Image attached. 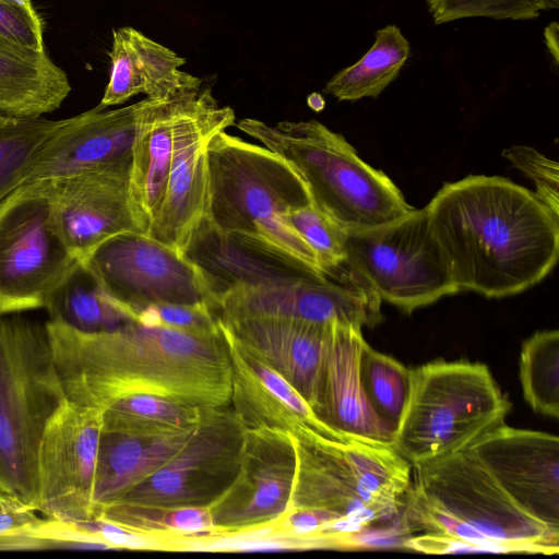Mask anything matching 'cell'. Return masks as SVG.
<instances>
[{
	"label": "cell",
	"instance_id": "cell-41",
	"mask_svg": "<svg viewBox=\"0 0 559 559\" xmlns=\"http://www.w3.org/2000/svg\"><path fill=\"white\" fill-rule=\"evenodd\" d=\"M404 547L425 554L490 552L466 540L431 534L415 535L405 540Z\"/></svg>",
	"mask_w": 559,
	"mask_h": 559
},
{
	"label": "cell",
	"instance_id": "cell-28",
	"mask_svg": "<svg viewBox=\"0 0 559 559\" xmlns=\"http://www.w3.org/2000/svg\"><path fill=\"white\" fill-rule=\"evenodd\" d=\"M411 56V46L396 25L374 34L371 48L354 64L338 71L324 92L338 100L378 97L400 74Z\"/></svg>",
	"mask_w": 559,
	"mask_h": 559
},
{
	"label": "cell",
	"instance_id": "cell-42",
	"mask_svg": "<svg viewBox=\"0 0 559 559\" xmlns=\"http://www.w3.org/2000/svg\"><path fill=\"white\" fill-rule=\"evenodd\" d=\"M558 29H559L558 23L551 22L549 25H547V27L544 31L546 47L548 49V52L552 57L554 63L556 66H558V52H559Z\"/></svg>",
	"mask_w": 559,
	"mask_h": 559
},
{
	"label": "cell",
	"instance_id": "cell-3",
	"mask_svg": "<svg viewBox=\"0 0 559 559\" xmlns=\"http://www.w3.org/2000/svg\"><path fill=\"white\" fill-rule=\"evenodd\" d=\"M207 170L204 223L221 234L262 242L323 270L287 221L288 211L312 203L306 183L288 162L224 130L207 144Z\"/></svg>",
	"mask_w": 559,
	"mask_h": 559
},
{
	"label": "cell",
	"instance_id": "cell-38",
	"mask_svg": "<svg viewBox=\"0 0 559 559\" xmlns=\"http://www.w3.org/2000/svg\"><path fill=\"white\" fill-rule=\"evenodd\" d=\"M502 155L535 185V197L559 217V168L534 147L513 145Z\"/></svg>",
	"mask_w": 559,
	"mask_h": 559
},
{
	"label": "cell",
	"instance_id": "cell-4",
	"mask_svg": "<svg viewBox=\"0 0 559 559\" xmlns=\"http://www.w3.org/2000/svg\"><path fill=\"white\" fill-rule=\"evenodd\" d=\"M237 127L288 162L312 204L346 229L385 224L415 209L382 170L317 120L269 124L246 118Z\"/></svg>",
	"mask_w": 559,
	"mask_h": 559
},
{
	"label": "cell",
	"instance_id": "cell-2",
	"mask_svg": "<svg viewBox=\"0 0 559 559\" xmlns=\"http://www.w3.org/2000/svg\"><path fill=\"white\" fill-rule=\"evenodd\" d=\"M425 209L460 290L519 294L558 261L559 217L508 178L473 175L444 183Z\"/></svg>",
	"mask_w": 559,
	"mask_h": 559
},
{
	"label": "cell",
	"instance_id": "cell-29",
	"mask_svg": "<svg viewBox=\"0 0 559 559\" xmlns=\"http://www.w3.org/2000/svg\"><path fill=\"white\" fill-rule=\"evenodd\" d=\"M98 518L156 538L163 543L165 550H180L188 542L219 535L209 508H163L114 502Z\"/></svg>",
	"mask_w": 559,
	"mask_h": 559
},
{
	"label": "cell",
	"instance_id": "cell-31",
	"mask_svg": "<svg viewBox=\"0 0 559 559\" xmlns=\"http://www.w3.org/2000/svg\"><path fill=\"white\" fill-rule=\"evenodd\" d=\"M67 121L0 114V201L20 186L36 154Z\"/></svg>",
	"mask_w": 559,
	"mask_h": 559
},
{
	"label": "cell",
	"instance_id": "cell-8",
	"mask_svg": "<svg viewBox=\"0 0 559 559\" xmlns=\"http://www.w3.org/2000/svg\"><path fill=\"white\" fill-rule=\"evenodd\" d=\"M346 261L381 300L404 312L460 292L426 209L385 224L346 229Z\"/></svg>",
	"mask_w": 559,
	"mask_h": 559
},
{
	"label": "cell",
	"instance_id": "cell-20",
	"mask_svg": "<svg viewBox=\"0 0 559 559\" xmlns=\"http://www.w3.org/2000/svg\"><path fill=\"white\" fill-rule=\"evenodd\" d=\"M297 472L290 509L321 510L350 523L361 533L397 514L378 502L358 481L345 443L314 433L293 436Z\"/></svg>",
	"mask_w": 559,
	"mask_h": 559
},
{
	"label": "cell",
	"instance_id": "cell-21",
	"mask_svg": "<svg viewBox=\"0 0 559 559\" xmlns=\"http://www.w3.org/2000/svg\"><path fill=\"white\" fill-rule=\"evenodd\" d=\"M367 344L361 328L329 322L317 416L349 439L392 445L394 431L373 411L361 382Z\"/></svg>",
	"mask_w": 559,
	"mask_h": 559
},
{
	"label": "cell",
	"instance_id": "cell-23",
	"mask_svg": "<svg viewBox=\"0 0 559 559\" xmlns=\"http://www.w3.org/2000/svg\"><path fill=\"white\" fill-rule=\"evenodd\" d=\"M109 57V81L97 105L100 109L138 94L167 100L201 86L199 78L179 70L185 58L130 26L112 32Z\"/></svg>",
	"mask_w": 559,
	"mask_h": 559
},
{
	"label": "cell",
	"instance_id": "cell-13",
	"mask_svg": "<svg viewBox=\"0 0 559 559\" xmlns=\"http://www.w3.org/2000/svg\"><path fill=\"white\" fill-rule=\"evenodd\" d=\"M245 429L230 405L205 408L183 447L115 502L163 508H210L235 480Z\"/></svg>",
	"mask_w": 559,
	"mask_h": 559
},
{
	"label": "cell",
	"instance_id": "cell-22",
	"mask_svg": "<svg viewBox=\"0 0 559 559\" xmlns=\"http://www.w3.org/2000/svg\"><path fill=\"white\" fill-rule=\"evenodd\" d=\"M221 322L231 335L287 380L317 415L329 322L277 318Z\"/></svg>",
	"mask_w": 559,
	"mask_h": 559
},
{
	"label": "cell",
	"instance_id": "cell-39",
	"mask_svg": "<svg viewBox=\"0 0 559 559\" xmlns=\"http://www.w3.org/2000/svg\"><path fill=\"white\" fill-rule=\"evenodd\" d=\"M0 37L35 51H46L44 23L32 0H0Z\"/></svg>",
	"mask_w": 559,
	"mask_h": 559
},
{
	"label": "cell",
	"instance_id": "cell-11",
	"mask_svg": "<svg viewBox=\"0 0 559 559\" xmlns=\"http://www.w3.org/2000/svg\"><path fill=\"white\" fill-rule=\"evenodd\" d=\"M235 119L234 109L219 106L209 87L200 86L178 98L167 185L146 236L186 254L206 212L207 144Z\"/></svg>",
	"mask_w": 559,
	"mask_h": 559
},
{
	"label": "cell",
	"instance_id": "cell-18",
	"mask_svg": "<svg viewBox=\"0 0 559 559\" xmlns=\"http://www.w3.org/2000/svg\"><path fill=\"white\" fill-rule=\"evenodd\" d=\"M221 325L231 361L230 407L245 430L314 433L343 443L353 440L322 423L287 380Z\"/></svg>",
	"mask_w": 559,
	"mask_h": 559
},
{
	"label": "cell",
	"instance_id": "cell-7",
	"mask_svg": "<svg viewBox=\"0 0 559 559\" xmlns=\"http://www.w3.org/2000/svg\"><path fill=\"white\" fill-rule=\"evenodd\" d=\"M79 261L59 227L52 181L21 185L0 201V316L45 308Z\"/></svg>",
	"mask_w": 559,
	"mask_h": 559
},
{
	"label": "cell",
	"instance_id": "cell-40",
	"mask_svg": "<svg viewBox=\"0 0 559 559\" xmlns=\"http://www.w3.org/2000/svg\"><path fill=\"white\" fill-rule=\"evenodd\" d=\"M35 512L0 492V547H40L36 534L46 521Z\"/></svg>",
	"mask_w": 559,
	"mask_h": 559
},
{
	"label": "cell",
	"instance_id": "cell-27",
	"mask_svg": "<svg viewBox=\"0 0 559 559\" xmlns=\"http://www.w3.org/2000/svg\"><path fill=\"white\" fill-rule=\"evenodd\" d=\"M45 309L50 320L85 333L114 330L132 321L105 294L82 260L56 287Z\"/></svg>",
	"mask_w": 559,
	"mask_h": 559
},
{
	"label": "cell",
	"instance_id": "cell-34",
	"mask_svg": "<svg viewBox=\"0 0 559 559\" xmlns=\"http://www.w3.org/2000/svg\"><path fill=\"white\" fill-rule=\"evenodd\" d=\"M426 3L436 25L468 17L535 20L559 7V0H426Z\"/></svg>",
	"mask_w": 559,
	"mask_h": 559
},
{
	"label": "cell",
	"instance_id": "cell-1",
	"mask_svg": "<svg viewBox=\"0 0 559 559\" xmlns=\"http://www.w3.org/2000/svg\"><path fill=\"white\" fill-rule=\"evenodd\" d=\"M67 401L102 411L116 399L154 394L204 408L230 405L231 361L223 328L192 333L130 321L85 333L45 323Z\"/></svg>",
	"mask_w": 559,
	"mask_h": 559
},
{
	"label": "cell",
	"instance_id": "cell-30",
	"mask_svg": "<svg viewBox=\"0 0 559 559\" xmlns=\"http://www.w3.org/2000/svg\"><path fill=\"white\" fill-rule=\"evenodd\" d=\"M204 407L154 394H131L102 409V430L134 436L171 433L194 428Z\"/></svg>",
	"mask_w": 559,
	"mask_h": 559
},
{
	"label": "cell",
	"instance_id": "cell-33",
	"mask_svg": "<svg viewBox=\"0 0 559 559\" xmlns=\"http://www.w3.org/2000/svg\"><path fill=\"white\" fill-rule=\"evenodd\" d=\"M360 377L373 411L395 432L408 399L409 369L367 344L361 356Z\"/></svg>",
	"mask_w": 559,
	"mask_h": 559
},
{
	"label": "cell",
	"instance_id": "cell-15",
	"mask_svg": "<svg viewBox=\"0 0 559 559\" xmlns=\"http://www.w3.org/2000/svg\"><path fill=\"white\" fill-rule=\"evenodd\" d=\"M102 411L68 401L49 420L38 451L37 512L62 523L94 519L93 485Z\"/></svg>",
	"mask_w": 559,
	"mask_h": 559
},
{
	"label": "cell",
	"instance_id": "cell-17",
	"mask_svg": "<svg viewBox=\"0 0 559 559\" xmlns=\"http://www.w3.org/2000/svg\"><path fill=\"white\" fill-rule=\"evenodd\" d=\"M466 450L530 516L559 532V439L501 423Z\"/></svg>",
	"mask_w": 559,
	"mask_h": 559
},
{
	"label": "cell",
	"instance_id": "cell-26",
	"mask_svg": "<svg viewBox=\"0 0 559 559\" xmlns=\"http://www.w3.org/2000/svg\"><path fill=\"white\" fill-rule=\"evenodd\" d=\"M180 96L155 102L143 117L133 144L130 193L146 233L160 206L167 185L173 151V118Z\"/></svg>",
	"mask_w": 559,
	"mask_h": 559
},
{
	"label": "cell",
	"instance_id": "cell-16",
	"mask_svg": "<svg viewBox=\"0 0 559 559\" xmlns=\"http://www.w3.org/2000/svg\"><path fill=\"white\" fill-rule=\"evenodd\" d=\"M158 99L145 98L118 109L97 106L53 134L36 154L20 183L62 180L83 173L129 169L139 126Z\"/></svg>",
	"mask_w": 559,
	"mask_h": 559
},
{
	"label": "cell",
	"instance_id": "cell-12",
	"mask_svg": "<svg viewBox=\"0 0 559 559\" xmlns=\"http://www.w3.org/2000/svg\"><path fill=\"white\" fill-rule=\"evenodd\" d=\"M381 301L364 276L345 260L299 278L229 288L219 296L216 313L223 321H337L362 329L382 321Z\"/></svg>",
	"mask_w": 559,
	"mask_h": 559
},
{
	"label": "cell",
	"instance_id": "cell-9",
	"mask_svg": "<svg viewBox=\"0 0 559 559\" xmlns=\"http://www.w3.org/2000/svg\"><path fill=\"white\" fill-rule=\"evenodd\" d=\"M412 471L424 497L509 552H558L559 532L525 513L466 449Z\"/></svg>",
	"mask_w": 559,
	"mask_h": 559
},
{
	"label": "cell",
	"instance_id": "cell-36",
	"mask_svg": "<svg viewBox=\"0 0 559 559\" xmlns=\"http://www.w3.org/2000/svg\"><path fill=\"white\" fill-rule=\"evenodd\" d=\"M287 221L329 270L346 260V228L312 203L288 211Z\"/></svg>",
	"mask_w": 559,
	"mask_h": 559
},
{
	"label": "cell",
	"instance_id": "cell-5",
	"mask_svg": "<svg viewBox=\"0 0 559 559\" xmlns=\"http://www.w3.org/2000/svg\"><path fill=\"white\" fill-rule=\"evenodd\" d=\"M66 402L46 325L0 316V492L34 511L39 445Z\"/></svg>",
	"mask_w": 559,
	"mask_h": 559
},
{
	"label": "cell",
	"instance_id": "cell-24",
	"mask_svg": "<svg viewBox=\"0 0 559 559\" xmlns=\"http://www.w3.org/2000/svg\"><path fill=\"white\" fill-rule=\"evenodd\" d=\"M194 428L153 436L102 430L92 495L94 519L168 462Z\"/></svg>",
	"mask_w": 559,
	"mask_h": 559
},
{
	"label": "cell",
	"instance_id": "cell-14",
	"mask_svg": "<svg viewBox=\"0 0 559 559\" xmlns=\"http://www.w3.org/2000/svg\"><path fill=\"white\" fill-rule=\"evenodd\" d=\"M297 452L290 433L245 430L238 474L209 509L219 535L273 527L290 508Z\"/></svg>",
	"mask_w": 559,
	"mask_h": 559
},
{
	"label": "cell",
	"instance_id": "cell-19",
	"mask_svg": "<svg viewBox=\"0 0 559 559\" xmlns=\"http://www.w3.org/2000/svg\"><path fill=\"white\" fill-rule=\"evenodd\" d=\"M130 170L88 171L52 181L60 230L80 260L116 235H146L131 200Z\"/></svg>",
	"mask_w": 559,
	"mask_h": 559
},
{
	"label": "cell",
	"instance_id": "cell-32",
	"mask_svg": "<svg viewBox=\"0 0 559 559\" xmlns=\"http://www.w3.org/2000/svg\"><path fill=\"white\" fill-rule=\"evenodd\" d=\"M520 381L530 406L559 416V332L539 331L527 338L520 355Z\"/></svg>",
	"mask_w": 559,
	"mask_h": 559
},
{
	"label": "cell",
	"instance_id": "cell-25",
	"mask_svg": "<svg viewBox=\"0 0 559 559\" xmlns=\"http://www.w3.org/2000/svg\"><path fill=\"white\" fill-rule=\"evenodd\" d=\"M70 92L67 74L46 51L0 37V114L41 117L59 108Z\"/></svg>",
	"mask_w": 559,
	"mask_h": 559
},
{
	"label": "cell",
	"instance_id": "cell-10",
	"mask_svg": "<svg viewBox=\"0 0 559 559\" xmlns=\"http://www.w3.org/2000/svg\"><path fill=\"white\" fill-rule=\"evenodd\" d=\"M82 261L132 321L139 310L157 304L206 305L216 312L217 298L200 267L145 234L116 235Z\"/></svg>",
	"mask_w": 559,
	"mask_h": 559
},
{
	"label": "cell",
	"instance_id": "cell-6",
	"mask_svg": "<svg viewBox=\"0 0 559 559\" xmlns=\"http://www.w3.org/2000/svg\"><path fill=\"white\" fill-rule=\"evenodd\" d=\"M511 408L488 367L435 360L409 369V393L393 448L413 466L466 449Z\"/></svg>",
	"mask_w": 559,
	"mask_h": 559
},
{
	"label": "cell",
	"instance_id": "cell-37",
	"mask_svg": "<svg viewBox=\"0 0 559 559\" xmlns=\"http://www.w3.org/2000/svg\"><path fill=\"white\" fill-rule=\"evenodd\" d=\"M133 321L192 333H212L221 330L219 317L206 305H150L139 310Z\"/></svg>",
	"mask_w": 559,
	"mask_h": 559
},
{
	"label": "cell",
	"instance_id": "cell-35",
	"mask_svg": "<svg viewBox=\"0 0 559 559\" xmlns=\"http://www.w3.org/2000/svg\"><path fill=\"white\" fill-rule=\"evenodd\" d=\"M403 530L405 533L421 532L466 540L487 548L490 552L509 554L461 520L429 501L412 484L404 498Z\"/></svg>",
	"mask_w": 559,
	"mask_h": 559
}]
</instances>
